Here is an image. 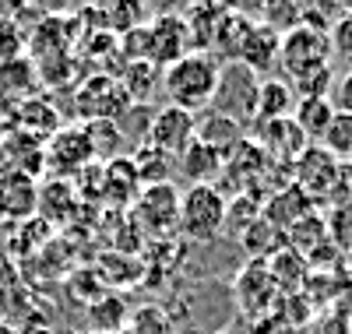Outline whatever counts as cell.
<instances>
[{"label": "cell", "mask_w": 352, "mask_h": 334, "mask_svg": "<svg viewBox=\"0 0 352 334\" xmlns=\"http://www.w3.org/2000/svg\"><path fill=\"white\" fill-rule=\"evenodd\" d=\"M219 74H222V64L215 53L190 49L187 56H180L176 64H169L162 71V92H166L169 106H176V109L204 113L215 99Z\"/></svg>", "instance_id": "cell-1"}, {"label": "cell", "mask_w": 352, "mask_h": 334, "mask_svg": "<svg viewBox=\"0 0 352 334\" xmlns=\"http://www.w3.org/2000/svg\"><path fill=\"white\" fill-rule=\"evenodd\" d=\"M278 64H282L289 85H296L307 74H317V71L331 67V39H328V32H324V28L307 25V21L296 25L292 32L282 36Z\"/></svg>", "instance_id": "cell-2"}, {"label": "cell", "mask_w": 352, "mask_h": 334, "mask_svg": "<svg viewBox=\"0 0 352 334\" xmlns=\"http://www.w3.org/2000/svg\"><path fill=\"white\" fill-rule=\"evenodd\" d=\"M226 208L229 197L215 183H201L180 194V232L197 243H212L226 229Z\"/></svg>", "instance_id": "cell-3"}, {"label": "cell", "mask_w": 352, "mask_h": 334, "mask_svg": "<svg viewBox=\"0 0 352 334\" xmlns=\"http://www.w3.org/2000/svg\"><path fill=\"white\" fill-rule=\"evenodd\" d=\"M127 215L144 239H169L173 232H180V190L173 183L141 187Z\"/></svg>", "instance_id": "cell-4"}, {"label": "cell", "mask_w": 352, "mask_h": 334, "mask_svg": "<svg viewBox=\"0 0 352 334\" xmlns=\"http://www.w3.org/2000/svg\"><path fill=\"white\" fill-rule=\"evenodd\" d=\"M257 85L261 78L243 67V64H222V74H219V88H215V99H212V113H222L236 124H247L257 113Z\"/></svg>", "instance_id": "cell-5"}, {"label": "cell", "mask_w": 352, "mask_h": 334, "mask_svg": "<svg viewBox=\"0 0 352 334\" xmlns=\"http://www.w3.org/2000/svg\"><path fill=\"white\" fill-rule=\"evenodd\" d=\"M92 162V144L81 127H60L50 141H43V169H50V179H74Z\"/></svg>", "instance_id": "cell-6"}, {"label": "cell", "mask_w": 352, "mask_h": 334, "mask_svg": "<svg viewBox=\"0 0 352 334\" xmlns=\"http://www.w3.org/2000/svg\"><path fill=\"white\" fill-rule=\"evenodd\" d=\"M232 292H236V302L240 310L254 320L268 317L275 307H278V289H275V278L264 260H250L240 275H236V285H232Z\"/></svg>", "instance_id": "cell-7"}, {"label": "cell", "mask_w": 352, "mask_h": 334, "mask_svg": "<svg viewBox=\"0 0 352 334\" xmlns=\"http://www.w3.org/2000/svg\"><path fill=\"white\" fill-rule=\"evenodd\" d=\"M194 137H197V116L176 109V106H162V109L152 116L148 141H144V144H152L155 151H162V155H169V159H180L184 148H187Z\"/></svg>", "instance_id": "cell-8"}, {"label": "cell", "mask_w": 352, "mask_h": 334, "mask_svg": "<svg viewBox=\"0 0 352 334\" xmlns=\"http://www.w3.org/2000/svg\"><path fill=\"white\" fill-rule=\"evenodd\" d=\"M257 148L268 155V162H278L282 169H292L303 151L310 148V141L303 137V131L292 124V116L285 120H268V124H257Z\"/></svg>", "instance_id": "cell-9"}, {"label": "cell", "mask_w": 352, "mask_h": 334, "mask_svg": "<svg viewBox=\"0 0 352 334\" xmlns=\"http://www.w3.org/2000/svg\"><path fill=\"white\" fill-rule=\"evenodd\" d=\"M78 109L85 116V124L92 120H113L131 109V99L120 88V81L109 78V74H99V78H88L78 92Z\"/></svg>", "instance_id": "cell-10"}, {"label": "cell", "mask_w": 352, "mask_h": 334, "mask_svg": "<svg viewBox=\"0 0 352 334\" xmlns=\"http://www.w3.org/2000/svg\"><path fill=\"white\" fill-rule=\"evenodd\" d=\"M144 43H148V64H176L190 53V36L180 14H162L152 25H144Z\"/></svg>", "instance_id": "cell-11"}, {"label": "cell", "mask_w": 352, "mask_h": 334, "mask_svg": "<svg viewBox=\"0 0 352 334\" xmlns=\"http://www.w3.org/2000/svg\"><path fill=\"white\" fill-rule=\"evenodd\" d=\"M335 172H338V162L328 155L324 148L310 144L303 155L292 162V183H296L310 201H320L324 194H331V183H335Z\"/></svg>", "instance_id": "cell-12"}, {"label": "cell", "mask_w": 352, "mask_h": 334, "mask_svg": "<svg viewBox=\"0 0 352 334\" xmlns=\"http://www.w3.org/2000/svg\"><path fill=\"white\" fill-rule=\"evenodd\" d=\"M278 46H282V36L275 28H268L264 21H254L236 53V64L250 67L257 78H272V67L278 64Z\"/></svg>", "instance_id": "cell-13"}, {"label": "cell", "mask_w": 352, "mask_h": 334, "mask_svg": "<svg viewBox=\"0 0 352 334\" xmlns=\"http://www.w3.org/2000/svg\"><path fill=\"white\" fill-rule=\"evenodd\" d=\"M141 194V179L131 159H109L102 162V201L113 204L116 211H131V204Z\"/></svg>", "instance_id": "cell-14"}, {"label": "cell", "mask_w": 352, "mask_h": 334, "mask_svg": "<svg viewBox=\"0 0 352 334\" xmlns=\"http://www.w3.org/2000/svg\"><path fill=\"white\" fill-rule=\"evenodd\" d=\"M78 204H81V197L71 187V179H46L36 197V211L43 215L46 225H67L78 215Z\"/></svg>", "instance_id": "cell-15"}, {"label": "cell", "mask_w": 352, "mask_h": 334, "mask_svg": "<svg viewBox=\"0 0 352 334\" xmlns=\"http://www.w3.org/2000/svg\"><path fill=\"white\" fill-rule=\"evenodd\" d=\"M36 88H39V71H36V64L25 53L0 64V102L18 106L25 99H32Z\"/></svg>", "instance_id": "cell-16"}, {"label": "cell", "mask_w": 352, "mask_h": 334, "mask_svg": "<svg viewBox=\"0 0 352 334\" xmlns=\"http://www.w3.org/2000/svg\"><path fill=\"white\" fill-rule=\"evenodd\" d=\"M264 264H268V271H272L278 296H300V292H307L310 264H307V257H300L296 250H289L285 243H282V247H278L268 260H264Z\"/></svg>", "instance_id": "cell-17"}, {"label": "cell", "mask_w": 352, "mask_h": 334, "mask_svg": "<svg viewBox=\"0 0 352 334\" xmlns=\"http://www.w3.org/2000/svg\"><path fill=\"white\" fill-rule=\"evenodd\" d=\"M296 109V92L285 78H261L257 85V113H254V127L268 124V120H285Z\"/></svg>", "instance_id": "cell-18"}, {"label": "cell", "mask_w": 352, "mask_h": 334, "mask_svg": "<svg viewBox=\"0 0 352 334\" xmlns=\"http://www.w3.org/2000/svg\"><path fill=\"white\" fill-rule=\"evenodd\" d=\"M310 204H314V201H310L296 183H289L285 190L272 194V201L261 208V219H264V222H272L278 232H285L289 225H296L303 215H310V211H314Z\"/></svg>", "instance_id": "cell-19"}, {"label": "cell", "mask_w": 352, "mask_h": 334, "mask_svg": "<svg viewBox=\"0 0 352 334\" xmlns=\"http://www.w3.org/2000/svg\"><path fill=\"white\" fill-rule=\"evenodd\" d=\"M222 166H226V159L219 155L215 148H208L204 141H197V137L184 148V155L176 159V169H180V172L190 179V187L212 183L215 176H222Z\"/></svg>", "instance_id": "cell-20"}, {"label": "cell", "mask_w": 352, "mask_h": 334, "mask_svg": "<svg viewBox=\"0 0 352 334\" xmlns=\"http://www.w3.org/2000/svg\"><path fill=\"white\" fill-rule=\"evenodd\" d=\"M36 197H39V187L32 176L25 172H4L0 176V211L11 219H25L36 211Z\"/></svg>", "instance_id": "cell-21"}, {"label": "cell", "mask_w": 352, "mask_h": 334, "mask_svg": "<svg viewBox=\"0 0 352 334\" xmlns=\"http://www.w3.org/2000/svg\"><path fill=\"white\" fill-rule=\"evenodd\" d=\"M18 131L36 137V141H50L56 131H60V116H56V106H50L43 96H32L18 102Z\"/></svg>", "instance_id": "cell-22"}, {"label": "cell", "mask_w": 352, "mask_h": 334, "mask_svg": "<svg viewBox=\"0 0 352 334\" xmlns=\"http://www.w3.org/2000/svg\"><path fill=\"white\" fill-rule=\"evenodd\" d=\"M197 141H204L222 159H229L243 144V124H236V120H229L222 113H208L204 120H197Z\"/></svg>", "instance_id": "cell-23"}, {"label": "cell", "mask_w": 352, "mask_h": 334, "mask_svg": "<svg viewBox=\"0 0 352 334\" xmlns=\"http://www.w3.org/2000/svg\"><path fill=\"white\" fill-rule=\"evenodd\" d=\"M282 243L289 250H296L300 257H310L314 250H320L328 243V225H324V219H320L317 211H310V215H303L296 225H289L282 232Z\"/></svg>", "instance_id": "cell-24"}, {"label": "cell", "mask_w": 352, "mask_h": 334, "mask_svg": "<svg viewBox=\"0 0 352 334\" xmlns=\"http://www.w3.org/2000/svg\"><path fill=\"white\" fill-rule=\"evenodd\" d=\"M127 302L120 296H96L92 302H88V327H92V334H109V331H127Z\"/></svg>", "instance_id": "cell-25"}, {"label": "cell", "mask_w": 352, "mask_h": 334, "mask_svg": "<svg viewBox=\"0 0 352 334\" xmlns=\"http://www.w3.org/2000/svg\"><path fill=\"white\" fill-rule=\"evenodd\" d=\"M331 116H335L331 99H296V109H292V124L303 131V137H307L310 144H317L320 134L328 131Z\"/></svg>", "instance_id": "cell-26"}, {"label": "cell", "mask_w": 352, "mask_h": 334, "mask_svg": "<svg viewBox=\"0 0 352 334\" xmlns=\"http://www.w3.org/2000/svg\"><path fill=\"white\" fill-rule=\"evenodd\" d=\"M116 81H120V88L127 92L131 102H144L155 88H162V71L155 64H148V60H138V64L131 60L124 78H116Z\"/></svg>", "instance_id": "cell-27"}, {"label": "cell", "mask_w": 352, "mask_h": 334, "mask_svg": "<svg viewBox=\"0 0 352 334\" xmlns=\"http://www.w3.org/2000/svg\"><path fill=\"white\" fill-rule=\"evenodd\" d=\"M81 131H85L88 144H92L96 162L120 159V148H124V134H120V127H113L109 120H92V124H85Z\"/></svg>", "instance_id": "cell-28"}, {"label": "cell", "mask_w": 352, "mask_h": 334, "mask_svg": "<svg viewBox=\"0 0 352 334\" xmlns=\"http://www.w3.org/2000/svg\"><path fill=\"white\" fill-rule=\"evenodd\" d=\"M240 243L247 247V254L254 260H268L278 247H282V232L272 225V222H264V219H254L243 232H240Z\"/></svg>", "instance_id": "cell-29"}, {"label": "cell", "mask_w": 352, "mask_h": 334, "mask_svg": "<svg viewBox=\"0 0 352 334\" xmlns=\"http://www.w3.org/2000/svg\"><path fill=\"white\" fill-rule=\"evenodd\" d=\"M317 148H324L335 162H349V159H352V116L335 109L331 124H328L324 134H320Z\"/></svg>", "instance_id": "cell-30"}, {"label": "cell", "mask_w": 352, "mask_h": 334, "mask_svg": "<svg viewBox=\"0 0 352 334\" xmlns=\"http://www.w3.org/2000/svg\"><path fill=\"white\" fill-rule=\"evenodd\" d=\"M134 169H138V179L141 187H152V183H169V155H162V151H155L152 144H141L138 155L131 159Z\"/></svg>", "instance_id": "cell-31"}, {"label": "cell", "mask_w": 352, "mask_h": 334, "mask_svg": "<svg viewBox=\"0 0 352 334\" xmlns=\"http://www.w3.org/2000/svg\"><path fill=\"white\" fill-rule=\"evenodd\" d=\"M127 334H173V317L155 302H144V307L131 310Z\"/></svg>", "instance_id": "cell-32"}, {"label": "cell", "mask_w": 352, "mask_h": 334, "mask_svg": "<svg viewBox=\"0 0 352 334\" xmlns=\"http://www.w3.org/2000/svg\"><path fill=\"white\" fill-rule=\"evenodd\" d=\"M324 225H328V243L349 257L352 254V204H335Z\"/></svg>", "instance_id": "cell-33"}, {"label": "cell", "mask_w": 352, "mask_h": 334, "mask_svg": "<svg viewBox=\"0 0 352 334\" xmlns=\"http://www.w3.org/2000/svg\"><path fill=\"white\" fill-rule=\"evenodd\" d=\"M21 49H25V32H21V25L0 8V64L4 60H14V56H21Z\"/></svg>", "instance_id": "cell-34"}, {"label": "cell", "mask_w": 352, "mask_h": 334, "mask_svg": "<svg viewBox=\"0 0 352 334\" xmlns=\"http://www.w3.org/2000/svg\"><path fill=\"white\" fill-rule=\"evenodd\" d=\"M328 39H331V53H338L345 64L352 67V11H342V14L331 21Z\"/></svg>", "instance_id": "cell-35"}, {"label": "cell", "mask_w": 352, "mask_h": 334, "mask_svg": "<svg viewBox=\"0 0 352 334\" xmlns=\"http://www.w3.org/2000/svg\"><path fill=\"white\" fill-rule=\"evenodd\" d=\"M331 204H352V162H338L335 183H331Z\"/></svg>", "instance_id": "cell-36"}, {"label": "cell", "mask_w": 352, "mask_h": 334, "mask_svg": "<svg viewBox=\"0 0 352 334\" xmlns=\"http://www.w3.org/2000/svg\"><path fill=\"white\" fill-rule=\"evenodd\" d=\"M331 106H335L338 113H349V116H352V67L335 81V88H331Z\"/></svg>", "instance_id": "cell-37"}, {"label": "cell", "mask_w": 352, "mask_h": 334, "mask_svg": "<svg viewBox=\"0 0 352 334\" xmlns=\"http://www.w3.org/2000/svg\"><path fill=\"white\" fill-rule=\"evenodd\" d=\"M109 334H127V331H109Z\"/></svg>", "instance_id": "cell-38"}, {"label": "cell", "mask_w": 352, "mask_h": 334, "mask_svg": "<svg viewBox=\"0 0 352 334\" xmlns=\"http://www.w3.org/2000/svg\"><path fill=\"white\" fill-rule=\"evenodd\" d=\"M215 334H232V331H215Z\"/></svg>", "instance_id": "cell-39"}, {"label": "cell", "mask_w": 352, "mask_h": 334, "mask_svg": "<svg viewBox=\"0 0 352 334\" xmlns=\"http://www.w3.org/2000/svg\"><path fill=\"white\" fill-rule=\"evenodd\" d=\"M349 162H352V159H349Z\"/></svg>", "instance_id": "cell-40"}]
</instances>
